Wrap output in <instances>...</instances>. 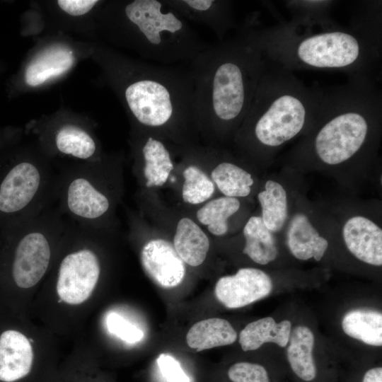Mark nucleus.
I'll use <instances>...</instances> for the list:
<instances>
[{
    "mask_svg": "<svg viewBox=\"0 0 382 382\" xmlns=\"http://www.w3.org/2000/svg\"><path fill=\"white\" fill-rule=\"evenodd\" d=\"M362 382H382V368L378 366L369 369L364 374Z\"/></svg>",
    "mask_w": 382,
    "mask_h": 382,
    "instance_id": "obj_36",
    "label": "nucleus"
},
{
    "mask_svg": "<svg viewBox=\"0 0 382 382\" xmlns=\"http://www.w3.org/2000/svg\"><path fill=\"white\" fill-rule=\"evenodd\" d=\"M357 8L350 28L381 49V1H362Z\"/></svg>",
    "mask_w": 382,
    "mask_h": 382,
    "instance_id": "obj_29",
    "label": "nucleus"
},
{
    "mask_svg": "<svg viewBox=\"0 0 382 382\" xmlns=\"http://www.w3.org/2000/svg\"><path fill=\"white\" fill-rule=\"evenodd\" d=\"M173 247L184 262L197 267L206 259L209 249V240L195 221L184 217L178 223Z\"/></svg>",
    "mask_w": 382,
    "mask_h": 382,
    "instance_id": "obj_21",
    "label": "nucleus"
},
{
    "mask_svg": "<svg viewBox=\"0 0 382 382\" xmlns=\"http://www.w3.org/2000/svg\"><path fill=\"white\" fill-rule=\"evenodd\" d=\"M156 370L162 382H193L192 377L173 356L160 354L156 359Z\"/></svg>",
    "mask_w": 382,
    "mask_h": 382,
    "instance_id": "obj_33",
    "label": "nucleus"
},
{
    "mask_svg": "<svg viewBox=\"0 0 382 382\" xmlns=\"http://www.w3.org/2000/svg\"><path fill=\"white\" fill-rule=\"evenodd\" d=\"M66 221L50 280L59 302L77 306L88 301L102 277L101 228Z\"/></svg>",
    "mask_w": 382,
    "mask_h": 382,
    "instance_id": "obj_8",
    "label": "nucleus"
},
{
    "mask_svg": "<svg viewBox=\"0 0 382 382\" xmlns=\"http://www.w3.org/2000/svg\"><path fill=\"white\" fill-rule=\"evenodd\" d=\"M187 21L206 25L219 41L236 27L233 2L228 0H164Z\"/></svg>",
    "mask_w": 382,
    "mask_h": 382,
    "instance_id": "obj_14",
    "label": "nucleus"
},
{
    "mask_svg": "<svg viewBox=\"0 0 382 382\" xmlns=\"http://www.w3.org/2000/svg\"><path fill=\"white\" fill-rule=\"evenodd\" d=\"M243 233L245 240L243 252L253 262L265 265L277 258L278 248L275 236L265 226L260 216L250 217Z\"/></svg>",
    "mask_w": 382,
    "mask_h": 382,
    "instance_id": "obj_24",
    "label": "nucleus"
},
{
    "mask_svg": "<svg viewBox=\"0 0 382 382\" xmlns=\"http://www.w3.org/2000/svg\"><path fill=\"white\" fill-rule=\"evenodd\" d=\"M212 179L224 196L234 198L249 195L254 183L249 172L227 161L215 166L212 171Z\"/></svg>",
    "mask_w": 382,
    "mask_h": 382,
    "instance_id": "obj_27",
    "label": "nucleus"
},
{
    "mask_svg": "<svg viewBox=\"0 0 382 382\" xmlns=\"http://www.w3.org/2000/svg\"><path fill=\"white\" fill-rule=\"evenodd\" d=\"M230 382H270L265 368L249 361H238L231 365L226 371Z\"/></svg>",
    "mask_w": 382,
    "mask_h": 382,
    "instance_id": "obj_32",
    "label": "nucleus"
},
{
    "mask_svg": "<svg viewBox=\"0 0 382 382\" xmlns=\"http://www.w3.org/2000/svg\"><path fill=\"white\" fill-rule=\"evenodd\" d=\"M286 241L292 255L301 260L313 258L320 261L328 248V240L319 233L303 212L296 213L289 220Z\"/></svg>",
    "mask_w": 382,
    "mask_h": 382,
    "instance_id": "obj_16",
    "label": "nucleus"
},
{
    "mask_svg": "<svg viewBox=\"0 0 382 382\" xmlns=\"http://www.w3.org/2000/svg\"><path fill=\"white\" fill-rule=\"evenodd\" d=\"M147 187L163 185L174 168L166 144L151 133L144 138L139 148Z\"/></svg>",
    "mask_w": 382,
    "mask_h": 382,
    "instance_id": "obj_18",
    "label": "nucleus"
},
{
    "mask_svg": "<svg viewBox=\"0 0 382 382\" xmlns=\"http://www.w3.org/2000/svg\"><path fill=\"white\" fill-rule=\"evenodd\" d=\"M96 161L69 166L57 173L54 205L63 216L78 224L101 228L112 207Z\"/></svg>",
    "mask_w": 382,
    "mask_h": 382,
    "instance_id": "obj_10",
    "label": "nucleus"
},
{
    "mask_svg": "<svg viewBox=\"0 0 382 382\" xmlns=\"http://www.w3.org/2000/svg\"><path fill=\"white\" fill-rule=\"evenodd\" d=\"M321 86L306 85L292 71L267 60L250 109L236 132L241 146L263 158L272 157L313 124Z\"/></svg>",
    "mask_w": 382,
    "mask_h": 382,
    "instance_id": "obj_4",
    "label": "nucleus"
},
{
    "mask_svg": "<svg viewBox=\"0 0 382 382\" xmlns=\"http://www.w3.org/2000/svg\"><path fill=\"white\" fill-rule=\"evenodd\" d=\"M57 173L26 155L0 157V230L54 204Z\"/></svg>",
    "mask_w": 382,
    "mask_h": 382,
    "instance_id": "obj_9",
    "label": "nucleus"
},
{
    "mask_svg": "<svg viewBox=\"0 0 382 382\" xmlns=\"http://www.w3.org/2000/svg\"><path fill=\"white\" fill-rule=\"evenodd\" d=\"M53 146L60 154L71 156L83 162L95 161L97 144L84 128L74 124H66L54 132Z\"/></svg>",
    "mask_w": 382,
    "mask_h": 382,
    "instance_id": "obj_23",
    "label": "nucleus"
},
{
    "mask_svg": "<svg viewBox=\"0 0 382 382\" xmlns=\"http://www.w3.org/2000/svg\"><path fill=\"white\" fill-rule=\"evenodd\" d=\"M185 179L182 190L183 200L188 204H198L210 198L214 192L213 181L198 166H188L183 170Z\"/></svg>",
    "mask_w": 382,
    "mask_h": 382,
    "instance_id": "obj_31",
    "label": "nucleus"
},
{
    "mask_svg": "<svg viewBox=\"0 0 382 382\" xmlns=\"http://www.w3.org/2000/svg\"><path fill=\"white\" fill-rule=\"evenodd\" d=\"M255 40L270 62L292 70L345 73L348 79H379L381 49L334 20L320 23L291 21L260 27L255 18Z\"/></svg>",
    "mask_w": 382,
    "mask_h": 382,
    "instance_id": "obj_3",
    "label": "nucleus"
},
{
    "mask_svg": "<svg viewBox=\"0 0 382 382\" xmlns=\"http://www.w3.org/2000/svg\"><path fill=\"white\" fill-rule=\"evenodd\" d=\"M291 331V323L289 320L277 323L268 316L249 323L241 331L238 341L245 352L257 349L267 342L284 347L289 342Z\"/></svg>",
    "mask_w": 382,
    "mask_h": 382,
    "instance_id": "obj_19",
    "label": "nucleus"
},
{
    "mask_svg": "<svg viewBox=\"0 0 382 382\" xmlns=\"http://www.w3.org/2000/svg\"><path fill=\"white\" fill-rule=\"evenodd\" d=\"M342 238L347 250L359 260L374 266L382 265V230L362 215L349 217L344 224Z\"/></svg>",
    "mask_w": 382,
    "mask_h": 382,
    "instance_id": "obj_15",
    "label": "nucleus"
},
{
    "mask_svg": "<svg viewBox=\"0 0 382 382\" xmlns=\"http://www.w3.org/2000/svg\"><path fill=\"white\" fill-rule=\"evenodd\" d=\"M128 43L144 58L161 65L191 61L209 45L164 0H133L120 8Z\"/></svg>",
    "mask_w": 382,
    "mask_h": 382,
    "instance_id": "obj_7",
    "label": "nucleus"
},
{
    "mask_svg": "<svg viewBox=\"0 0 382 382\" xmlns=\"http://www.w3.org/2000/svg\"><path fill=\"white\" fill-rule=\"evenodd\" d=\"M71 50L54 45L43 50L26 68L25 81L30 86H39L69 71L74 62Z\"/></svg>",
    "mask_w": 382,
    "mask_h": 382,
    "instance_id": "obj_17",
    "label": "nucleus"
},
{
    "mask_svg": "<svg viewBox=\"0 0 382 382\" xmlns=\"http://www.w3.org/2000/svg\"><path fill=\"white\" fill-rule=\"evenodd\" d=\"M97 0H59V7L72 16H81L90 11L97 4Z\"/></svg>",
    "mask_w": 382,
    "mask_h": 382,
    "instance_id": "obj_35",
    "label": "nucleus"
},
{
    "mask_svg": "<svg viewBox=\"0 0 382 382\" xmlns=\"http://www.w3.org/2000/svg\"><path fill=\"white\" fill-rule=\"evenodd\" d=\"M237 332L226 320L210 318L195 323L186 335L187 345L197 351L231 345Z\"/></svg>",
    "mask_w": 382,
    "mask_h": 382,
    "instance_id": "obj_22",
    "label": "nucleus"
},
{
    "mask_svg": "<svg viewBox=\"0 0 382 382\" xmlns=\"http://www.w3.org/2000/svg\"><path fill=\"white\" fill-rule=\"evenodd\" d=\"M66 224L53 204L0 230V306L12 308L49 274Z\"/></svg>",
    "mask_w": 382,
    "mask_h": 382,
    "instance_id": "obj_5",
    "label": "nucleus"
},
{
    "mask_svg": "<svg viewBox=\"0 0 382 382\" xmlns=\"http://www.w3.org/2000/svg\"><path fill=\"white\" fill-rule=\"evenodd\" d=\"M121 93L136 122L153 130L182 129L193 118L190 69L155 63H132Z\"/></svg>",
    "mask_w": 382,
    "mask_h": 382,
    "instance_id": "obj_6",
    "label": "nucleus"
},
{
    "mask_svg": "<svg viewBox=\"0 0 382 382\" xmlns=\"http://www.w3.org/2000/svg\"><path fill=\"white\" fill-rule=\"evenodd\" d=\"M105 321L108 331L127 343L139 342L144 337V332L141 329L117 313H110Z\"/></svg>",
    "mask_w": 382,
    "mask_h": 382,
    "instance_id": "obj_34",
    "label": "nucleus"
},
{
    "mask_svg": "<svg viewBox=\"0 0 382 382\" xmlns=\"http://www.w3.org/2000/svg\"><path fill=\"white\" fill-rule=\"evenodd\" d=\"M273 284L264 271L254 267L239 269L233 275L220 277L214 294L217 300L228 308H239L268 296Z\"/></svg>",
    "mask_w": 382,
    "mask_h": 382,
    "instance_id": "obj_12",
    "label": "nucleus"
},
{
    "mask_svg": "<svg viewBox=\"0 0 382 382\" xmlns=\"http://www.w3.org/2000/svg\"><path fill=\"white\" fill-rule=\"evenodd\" d=\"M342 328L349 337L371 346L382 345V314L381 312L354 309L342 320Z\"/></svg>",
    "mask_w": 382,
    "mask_h": 382,
    "instance_id": "obj_26",
    "label": "nucleus"
},
{
    "mask_svg": "<svg viewBox=\"0 0 382 382\" xmlns=\"http://www.w3.org/2000/svg\"><path fill=\"white\" fill-rule=\"evenodd\" d=\"M376 80L361 77L323 88L313 124L290 153L299 163L328 168L364 163L379 146L382 91Z\"/></svg>",
    "mask_w": 382,
    "mask_h": 382,
    "instance_id": "obj_1",
    "label": "nucleus"
},
{
    "mask_svg": "<svg viewBox=\"0 0 382 382\" xmlns=\"http://www.w3.org/2000/svg\"><path fill=\"white\" fill-rule=\"evenodd\" d=\"M335 2L330 0L284 1L291 16L290 21L306 24L326 23L334 20L330 11Z\"/></svg>",
    "mask_w": 382,
    "mask_h": 382,
    "instance_id": "obj_30",
    "label": "nucleus"
},
{
    "mask_svg": "<svg viewBox=\"0 0 382 382\" xmlns=\"http://www.w3.org/2000/svg\"><path fill=\"white\" fill-rule=\"evenodd\" d=\"M315 337L311 330L304 325L296 326L291 331L286 356L293 372L302 381H313L317 368L313 351Z\"/></svg>",
    "mask_w": 382,
    "mask_h": 382,
    "instance_id": "obj_20",
    "label": "nucleus"
},
{
    "mask_svg": "<svg viewBox=\"0 0 382 382\" xmlns=\"http://www.w3.org/2000/svg\"><path fill=\"white\" fill-rule=\"evenodd\" d=\"M254 18L248 16L233 37L209 45L190 61L194 123L220 136L236 134L267 65L255 37Z\"/></svg>",
    "mask_w": 382,
    "mask_h": 382,
    "instance_id": "obj_2",
    "label": "nucleus"
},
{
    "mask_svg": "<svg viewBox=\"0 0 382 382\" xmlns=\"http://www.w3.org/2000/svg\"><path fill=\"white\" fill-rule=\"evenodd\" d=\"M261 207V219L265 226L275 233L282 230L288 220V196L284 186L274 180L265 183L257 195Z\"/></svg>",
    "mask_w": 382,
    "mask_h": 382,
    "instance_id": "obj_25",
    "label": "nucleus"
},
{
    "mask_svg": "<svg viewBox=\"0 0 382 382\" xmlns=\"http://www.w3.org/2000/svg\"><path fill=\"white\" fill-rule=\"evenodd\" d=\"M238 198L221 197L204 204L197 212L198 221L207 226L213 235L222 236L228 231V219L240 208Z\"/></svg>",
    "mask_w": 382,
    "mask_h": 382,
    "instance_id": "obj_28",
    "label": "nucleus"
},
{
    "mask_svg": "<svg viewBox=\"0 0 382 382\" xmlns=\"http://www.w3.org/2000/svg\"><path fill=\"white\" fill-rule=\"evenodd\" d=\"M13 311L0 306V382H19L33 370V340L16 323Z\"/></svg>",
    "mask_w": 382,
    "mask_h": 382,
    "instance_id": "obj_11",
    "label": "nucleus"
},
{
    "mask_svg": "<svg viewBox=\"0 0 382 382\" xmlns=\"http://www.w3.org/2000/svg\"><path fill=\"white\" fill-rule=\"evenodd\" d=\"M140 261L146 274L159 286L171 289L183 280L186 268L173 245L162 238L146 242L140 252Z\"/></svg>",
    "mask_w": 382,
    "mask_h": 382,
    "instance_id": "obj_13",
    "label": "nucleus"
}]
</instances>
